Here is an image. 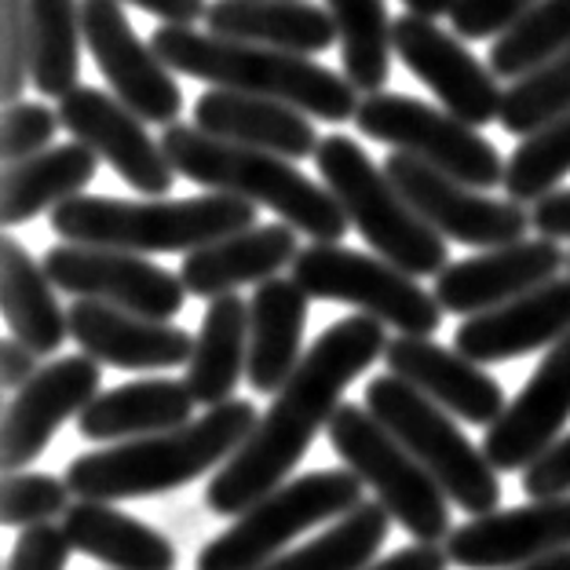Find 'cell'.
<instances>
[{"instance_id":"74e56055","label":"cell","mask_w":570,"mask_h":570,"mask_svg":"<svg viewBox=\"0 0 570 570\" xmlns=\"http://www.w3.org/2000/svg\"><path fill=\"white\" fill-rule=\"evenodd\" d=\"M567 173H570V110L541 128V132L527 136L512 150L509 165H504V190H509L512 202L534 205L560 187V179Z\"/></svg>"},{"instance_id":"f35d334b","label":"cell","mask_w":570,"mask_h":570,"mask_svg":"<svg viewBox=\"0 0 570 570\" xmlns=\"http://www.w3.org/2000/svg\"><path fill=\"white\" fill-rule=\"evenodd\" d=\"M70 483L48 472H8L0 487V520L4 527H41L70 509Z\"/></svg>"},{"instance_id":"d590c367","label":"cell","mask_w":570,"mask_h":570,"mask_svg":"<svg viewBox=\"0 0 570 570\" xmlns=\"http://www.w3.org/2000/svg\"><path fill=\"white\" fill-rule=\"evenodd\" d=\"M570 48V0H541L523 22L490 45V70L501 81H515Z\"/></svg>"},{"instance_id":"9a60e30c","label":"cell","mask_w":570,"mask_h":570,"mask_svg":"<svg viewBox=\"0 0 570 570\" xmlns=\"http://www.w3.org/2000/svg\"><path fill=\"white\" fill-rule=\"evenodd\" d=\"M59 121L77 142L92 147L132 190L147 198H165L173 190L176 168L161 139H154L139 114L128 110L118 96L77 85L70 96L59 99Z\"/></svg>"},{"instance_id":"6da1fadb","label":"cell","mask_w":570,"mask_h":570,"mask_svg":"<svg viewBox=\"0 0 570 570\" xmlns=\"http://www.w3.org/2000/svg\"><path fill=\"white\" fill-rule=\"evenodd\" d=\"M384 322L373 315H347L311 344V352L282 384L275 403L245 439V446L205 487V509L213 515H242L271 490L289 483V472L315 443L333 413L344 406V392L384 355Z\"/></svg>"},{"instance_id":"ee69618b","label":"cell","mask_w":570,"mask_h":570,"mask_svg":"<svg viewBox=\"0 0 570 570\" xmlns=\"http://www.w3.org/2000/svg\"><path fill=\"white\" fill-rule=\"evenodd\" d=\"M523 490L530 501L546 498H570V432L534 458L523 469Z\"/></svg>"},{"instance_id":"f1b7e54d","label":"cell","mask_w":570,"mask_h":570,"mask_svg":"<svg viewBox=\"0 0 570 570\" xmlns=\"http://www.w3.org/2000/svg\"><path fill=\"white\" fill-rule=\"evenodd\" d=\"M99 154L85 142H62L48 147L37 158L4 165L0 176V224L19 227L33 216L51 213L56 205L77 198L96 179Z\"/></svg>"},{"instance_id":"bcb514c9","label":"cell","mask_w":570,"mask_h":570,"mask_svg":"<svg viewBox=\"0 0 570 570\" xmlns=\"http://www.w3.org/2000/svg\"><path fill=\"white\" fill-rule=\"evenodd\" d=\"M530 224L541 230V238H570V190H552L530 209Z\"/></svg>"},{"instance_id":"816d5d0a","label":"cell","mask_w":570,"mask_h":570,"mask_svg":"<svg viewBox=\"0 0 570 570\" xmlns=\"http://www.w3.org/2000/svg\"><path fill=\"white\" fill-rule=\"evenodd\" d=\"M567 267H570V261H567Z\"/></svg>"},{"instance_id":"f546056e","label":"cell","mask_w":570,"mask_h":570,"mask_svg":"<svg viewBox=\"0 0 570 570\" xmlns=\"http://www.w3.org/2000/svg\"><path fill=\"white\" fill-rule=\"evenodd\" d=\"M0 307L11 336L37 355H56L70 341V311L59 307L56 282L16 238L0 242Z\"/></svg>"},{"instance_id":"8992f818","label":"cell","mask_w":570,"mask_h":570,"mask_svg":"<svg viewBox=\"0 0 570 570\" xmlns=\"http://www.w3.org/2000/svg\"><path fill=\"white\" fill-rule=\"evenodd\" d=\"M315 168L352 227L387 264L413 278H435L450 267L446 238L424 224L403 190L387 179L384 165L370 161L362 142L341 132L326 136L315 150Z\"/></svg>"},{"instance_id":"52a82bcc","label":"cell","mask_w":570,"mask_h":570,"mask_svg":"<svg viewBox=\"0 0 570 570\" xmlns=\"http://www.w3.org/2000/svg\"><path fill=\"white\" fill-rule=\"evenodd\" d=\"M362 406L432 472V479L443 487L450 504H458L469 515L498 512L501 504L498 469L487 461L483 450H475L469 443V435L453 424V417L443 406H435L432 399L421 395L403 377H395V373L373 377L366 384V403Z\"/></svg>"},{"instance_id":"7bdbcfd3","label":"cell","mask_w":570,"mask_h":570,"mask_svg":"<svg viewBox=\"0 0 570 570\" xmlns=\"http://www.w3.org/2000/svg\"><path fill=\"white\" fill-rule=\"evenodd\" d=\"M70 538L67 530L56 523H41V527H26L16 549H11L4 570H67L70 560Z\"/></svg>"},{"instance_id":"e575fe53","label":"cell","mask_w":570,"mask_h":570,"mask_svg":"<svg viewBox=\"0 0 570 570\" xmlns=\"http://www.w3.org/2000/svg\"><path fill=\"white\" fill-rule=\"evenodd\" d=\"M387 527H392V515H387L384 504L362 501L330 530H322L315 541L282 552L278 560H271L261 570H362L373 563V556L387 541Z\"/></svg>"},{"instance_id":"277c9868","label":"cell","mask_w":570,"mask_h":570,"mask_svg":"<svg viewBox=\"0 0 570 570\" xmlns=\"http://www.w3.org/2000/svg\"><path fill=\"white\" fill-rule=\"evenodd\" d=\"M161 147L173 161L176 176L190 179L205 190L235 194L253 205H267L282 216V224L304 230L311 242H344L352 219L330 187L304 176L289 158L267 150L242 147L216 136H205L198 125H168Z\"/></svg>"},{"instance_id":"484cf974","label":"cell","mask_w":570,"mask_h":570,"mask_svg":"<svg viewBox=\"0 0 570 570\" xmlns=\"http://www.w3.org/2000/svg\"><path fill=\"white\" fill-rule=\"evenodd\" d=\"M194 406H198V399L190 395L187 381H132L96 395L77 417V432L88 443H128V439L161 435L190 424Z\"/></svg>"},{"instance_id":"ffe728a7","label":"cell","mask_w":570,"mask_h":570,"mask_svg":"<svg viewBox=\"0 0 570 570\" xmlns=\"http://www.w3.org/2000/svg\"><path fill=\"white\" fill-rule=\"evenodd\" d=\"M560 549H570V498H546L509 512L472 515L446 538L450 563L461 570H515Z\"/></svg>"},{"instance_id":"7dc6e473","label":"cell","mask_w":570,"mask_h":570,"mask_svg":"<svg viewBox=\"0 0 570 570\" xmlns=\"http://www.w3.org/2000/svg\"><path fill=\"white\" fill-rule=\"evenodd\" d=\"M446 567H450L446 549L424 546V541H417V546L399 549V552L387 556V560L370 563V567H362V570H446Z\"/></svg>"},{"instance_id":"d6a6232c","label":"cell","mask_w":570,"mask_h":570,"mask_svg":"<svg viewBox=\"0 0 570 570\" xmlns=\"http://www.w3.org/2000/svg\"><path fill=\"white\" fill-rule=\"evenodd\" d=\"M30 4V85L48 99L81 85V0H26Z\"/></svg>"},{"instance_id":"3957f363","label":"cell","mask_w":570,"mask_h":570,"mask_svg":"<svg viewBox=\"0 0 570 570\" xmlns=\"http://www.w3.org/2000/svg\"><path fill=\"white\" fill-rule=\"evenodd\" d=\"M150 48L158 51L168 70L227 88V92L289 102L318 121H355L362 102L358 88L347 77L333 73L311 56H296V51L230 41V37L173 22H161L154 30Z\"/></svg>"},{"instance_id":"4316f807","label":"cell","mask_w":570,"mask_h":570,"mask_svg":"<svg viewBox=\"0 0 570 570\" xmlns=\"http://www.w3.org/2000/svg\"><path fill=\"white\" fill-rule=\"evenodd\" d=\"M205 26L216 37L322 56L336 45V22L330 8L311 0H216L205 11Z\"/></svg>"},{"instance_id":"7c38bea8","label":"cell","mask_w":570,"mask_h":570,"mask_svg":"<svg viewBox=\"0 0 570 570\" xmlns=\"http://www.w3.org/2000/svg\"><path fill=\"white\" fill-rule=\"evenodd\" d=\"M387 179L403 190V198L417 209L428 227L443 238H453L472 249H498L520 242L534 224L520 202H498L461 179L439 173L435 165L392 150L384 161Z\"/></svg>"},{"instance_id":"f6af8a7d","label":"cell","mask_w":570,"mask_h":570,"mask_svg":"<svg viewBox=\"0 0 570 570\" xmlns=\"http://www.w3.org/2000/svg\"><path fill=\"white\" fill-rule=\"evenodd\" d=\"M37 355L33 347H26L19 336H8L4 344H0V384H4V392H19V387L33 377L37 370Z\"/></svg>"},{"instance_id":"ac0fdd59","label":"cell","mask_w":570,"mask_h":570,"mask_svg":"<svg viewBox=\"0 0 570 570\" xmlns=\"http://www.w3.org/2000/svg\"><path fill=\"white\" fill-rule=\"evenodd\" d=\"M567 261L570 253H563L556 238H520L450 264L443 275H435L432 293L439 307L450 311V315L472 318L560 278Z\"/></svg>"},{"instance_id":"44dd1931","label":"cell","mask_w":570,"mask_h":570,"mask_svg":"<svg viewBox=\"0 0 570 570\" xmlns=\"http://www.w3.org/2000/svg\"><path fill=\"white\" fill-rule=\"evenodd\" d=\"M387 373L403 377L464 424L490 428L504 413V387L479 366L464 358L458 347L435 344L432 336H392L384 347Z\"/></svg>"},{"instance_id":"1f68e13d","label":"cell","mask_w":570,"mask_h":570,"mask_svg":"<svg viewBox=\"0 0 570 570\" xmlns=\"http://www.w3.org/2000/svg\"><path fill=\"white\" fill-rule=\"evenodd\" d=\"M245 370H249V301L224 293L205 307L184 381L198 406H219L235 395Z\"/></svg>"},{"instance_id":"4fadbf2b","label":"cell","mask_w":570,"mask_h":570,"mask_svg":"<svg viewBox=\"0 0 570 570\" xmlns=\"http://www.w3.org/2000/svg\"><path fill=\"white\" fill-rule=\"evenodd\" d=\"M45 271L56 289L73 293L77 301H102L158 322L176 318L187 301L184 278L125 249L62 242L48 249Z\"/></svg>"},{"instance_id":"f907efd6","label":"cell","mask_w":570,"mask_h":570,"mask_svg":"<svg viewBox=\"0 0 570 570\" xmlns=\"http://www.w3.org/2000/svg\"><path fill=\"white\" fill-rule=\"evenodd\" d=\"M515 570H570V549H560V552H549L541 556V560H530Z\"/></svg>"},{"instance_id":"836d02e7","label":"cell","mask_w":570,"mask_h":570,"mask_svg":"<svg viewBox=\"0 0 570 570\" xmlns=\"http://www.w3.org/2000/svg\"><path fill=\"white\" fill-rule=\"evenodd\" d=\"M326 8L336 22L344 77L366 96L381 92L395 56V22L384 0H326Z\"/></svg>"},{"instance_id":"ba28073f","label":"cell","mask_w":570,"mask_h":570,"mask_svg":"<svg viewBox=\"0 0 570 570\" xmlns=\"http://www.w3.org/2000/svg\"><path fill=\"white\" fill-rule=\"evenodd\" d=\"M362 490L366 483L352 469H322L289 479L235 515V523L198 552V570H261L278 560L304 530L358 509Z\"/></svg>"},{"instance_id":"60d3db41","label":"cell","mask_w":570,"mask_h":570,"mask_svg":"<svg viewBox=\"0 0 570 570\" xmlns=\"http://www.w3.org/2000/svg\"><path fill=\"white\" fill-rule=\"evenodd\" d=\"M0 99L4 107L22 99V88L30 85V4L26 0H0Z\"/></svg>"},{"instance_id":"681fc988","label":"cell","mask_w":570,"mask_h":570,"mask_svg":"<svg viewBox=\"0 0 570 570\" xmlns=\"http://www.w3.org/2000/svg\"><path fill=\"white\" fill-rule=\"evenodd\" d=\"M403 4L413 11V16H424V19H439V16H450L453 0H403Z\"/></svg>"},{"instance_id":"e0dca14e","label":"cell","mask_w":570,"mask_h":570,"mask_svg":"<svg viewBox=\"0 0 570 570\" xmlns=\"http://www.w3.org/2000/svg\"><path fill=\"white\" fill-rule=\"evenodd\" d=\"M99 381L102 362L85 352L37 370L4 410V424H0L4 472H22L26 464L41 458L59 428L70 417H81V410L99 395Z\"/></svg>"},{"instance_id":"b9f144b4","label":"cell","mask_w":570,"mask_h":570,"mask_svg":"<svg viewBox=\"0 0 570 570\" xmlns=\"http://www.w3.org/2000/svg\"><path fill=\"white\" fill-rule=\"evenodd\" d=\"M541 0H453L450 26L464 41H487V37L509 33L515 22H523Z\"/></svg>"},{"instance_id":"5bb4252c","label":"cell","mask_w":570,"mask_h":570,"mask_svg":"<svg viewBox=\"0 0 570 570\" xmlns=\"http://www.w3.org/2000/svg\"><path fill=\"white\" fill-rule=\"evenodd\" d=\"M85 48L107 77L110 96H118L132 114L150 125H176L184 110V92L176 85V70H168L150 45L128 22L121 0H81Z\"/></svg>"},{"instance_id":"d6986e66","label":"cell","mask_w":570,"mask_h":570,"mask_svg":"<svg viewBox=\"0 0 570 570\" xmlns=\"http://www.w3.org/2000/svg\"><path fill=\"white\" fill-rule=\"evenodd\" d=\"M567 421H570V333L552 347H546V358L530 373L520 395L487 428V443H483L487 461L498 472L527 469L530 461L541 458L560 439Z\"/></svg>"},{"instance_id":"5b68a950","label":"cell","mask_w":570,"mask_h":570,"mask_svg":"<svg viewBox=\"0 0 570 570\" xmlns=\"http://www.w3.org/2000/svg\"><path fill=\"white\" fill-rule=\"evenodd\" d=\"M51 230L62 242L102 245L125 253H194L227 235L256 227V205L235 194H202V198H92L77 194L51 209Z\"/></svg>"},{"instance_id":"8fae6325","label":"cell","mask_w":570,"mask_h":570,"mask_svg":"<svg viewBox=\"0 0 570 570\" xmlns=\"http://www.w3.org/2000/svg\"><path fill=\"white\" fill-rule=\"evenodd\" d=\"M355 125L362 136L387 142L399 154L435 165L461 184L475 190L504 187V161L498 147L479 128L453 118L450 110L428 107V102L399 92H373L358 102Z\"/></svg>"},{"instance_id":"7402d4cb","label":"cell","mask_w":570,"mask_h":570,"mask_svg":"<svg viewBox=\"0 0 570 570\" xmlns=\"http://www.w3.org/2000/svg\"><path fill=\"white\" fill-rule=\"evenodd\" d=\"M570 333V278H552L515 301L490 307L483 315L464 318L453 333V347L479 362L494 366L541 347H552Z\"/></svg>"},{"instance_id":"ab89813d","label":"cell","mask_w":570,"mask_h":570,"mask_svg":"<svg viewBox=\"0 0 570 570\" xmlns=\"http://www.w3.org/2000/svg\"><path fill=\"white\" fill-rule=\"evenodd\" d=\"M59 125V110H48L45 102H11L4 107V121H0V158L4 165L37 158L51 147Z\"/></svg>"},{"instance_id":"7a4b0ae2","label":"cell","mask_w":570,"mask_h":570,"mask_svg":"<svg viewBox=\"0 0 570 570\" xmlns=\"http://www.w3.org/2000/svg\"><path fill=\"white\" fill-rule=\"evenodd\" d=\"M256 410L249 399H227L209 406L198 421L161 435L128 439L107 450L81 453L67 464V483L81 501L154 498L194 483L198 475L224 469L256 432Z\"/></svg>"},{"instance_id":"9c48e42d","label":"cell","mask_w":570,"mask_h":570,"mask_svg":"<svg viewBox=\"0 0 570 570\" xmlns=\"http://www.w3.org/2000/svg\"><path fill=\"white\" fill-rule=\"evenodd\" d=\"M326 435L344 469H352L377 494L399 527L424 546H439L453 534L450 498L443 487L366 406L344 403L333 413Z\"/></svg>"},{"instance_id":"83f0119b","label":"cell","mask_w":570,"mask_h":570,"mask_svg":"<svg viewBox=\"0 0 570 570\" xmlns=\"http://www.w3.org/2000/svg\"><path fill=\"white\" fill-rule=\"evenodd\" d=\"M311 296L293 278H267L249 301V377L256 395H278L301 366Z\"/></svg>"},{"instance_id":"d4e9b609","label":"cell","mask_w":570,"mask_h":570,"mask_svg":"<svg viewBox=\"0 0 570 570\" xmlns=\"http://www.w3.org/2000/svg\"><path fill=\"white\" fill-rule=\"evenodd\" d=\"M296 256H301L296 227L256 224L249 230H238V235H227L187 253L179 278H184L187 293L216 301L224 293H235L238 285H261L275 278L282 267H293Z\"/></svg>"},{"instance_id":"cb8c5ba5","label":"cell","mask_w":570,"mask_h":570,"mask_svg":"<svg viewBox=\"0 0 570 570\" xmlns=\"http://www.w3.org/2000/svg\"><path fill=\"white\" fill-rule=\"evenodd\" d=\"M194 125L205 136L242 142V147L253 150L282 154L289 161L315 158L322 142L304 110L278 99L227 92V88H209V92L198 96V102H194Z\"/></svg>"},{"instance_id":"4dcf8cb0","label":"cell","mask_w":570,"mask_h":570,"mask_svg":"<svg viewBox=\"0 0 570 570\" xmlns=\"http://www.w3.org/2000/svg\"><path fill=\"white\" fill-rule=\"evenodd\" d=\"M70 546L92 556L114 570H176V546L136 515H125L110 501H81L70 504L62 515Z\"/></svg>"},{"instance_id":"30bf717a","label":"cell","mask_w":570,"mask_h":570,"mask_svg":"<svg viewBox=\"0 0 570 570\" xmlns=\"http://www.w3.org/2000/svg\"><path fill=\"white\" fill-rule=\"evenodd\" d=\"M293 282L311 301L352 304L358 315L381 318L403 336H432L443 326V307L403 267L377 253L347 249L344 242H315L293 261Z\"/></svg>"},{"instance_id":"603a6c76","label":"cell","mask_w":570,"mask_h":570,"mask_svg":"<svg viewBox=\"0 0 570 570\" xmlns=\"http://www.w3.org/2000/svg\"><path fill=\"white\" fill-rule=\"evenodd\" d=\"M70 336L85 355L102 366L154 373L187 366L194 355V336L173 322L142 318L125 307L102 301H73Z\"/></svg>"},{"instance_id":"2e32d148","label":"cell","mask_w":570,"mask_h":570,"mask_svg":"<svg viewBox=\"0 0 570 570\" xmlns=\"http://www.w3.org/2000/svg\"><path fill=\"white\" fill-rule=\"evenodd\" d=\"M395 56L399 62L435 92L453 118L469 125H490L501 114V92L498 73L483 67L469 48L458 41V33H446L435 19L406 16L395 19Z\"/></svg>"},{"instance_id":"8d00e7d4","label":"cell","mask_w":570,"mask_h":570,"mask_svg":"<svg viewBox=\"0 0 570 570\" xmlns=\"http://www.w3.org/2000/svg\"><path fill=\"white\" fill-rule=\"evenodd\" d=\"M570 110V48L541 67L527 70L523 77L501 92V114L498 121L509 136H534L556 118Z\"/></svg>"},{"instance_id":"c3c4849f","label":"cell","mask_w":570,"mask_h":570,"mask_svg":"<svg viewBox=\"0 0 570 570\" xmlns=\"http://www.w3.org/2000/svg\"><path fill=\"white\" fill-rule=\"evenodd\" d=\"M125 4H136L139 11H150V16H158L161 22H173V26H194L209 11L205 0H125Z\"/></svg>"}]
</instances>
